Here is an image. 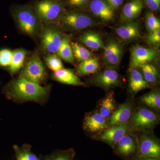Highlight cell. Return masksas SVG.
Listing matches in <instances>:
<instances>
[{
	"instance_id": "1",
	"label": "cell",
	"mask_w": 160,
	"mask_h": 160,
	"mask_svg": "<svg viewBox=\"0 0 160 160\" xmlns=\"http://www.w3.org/2000/svg\"><path fill=\"white\" fill-rule=\"evenodd\" d=\"M3 92L9 99L16 102L34 101L42 103L46 100L49 89L23 78L13 80L4 87Z\"/></svg>"
},
{
	"instance_id": "2",
	"label": "cell",
	"mask_w": 160,
	"mask_h": 160,
	"mask_svg": "<svg viewBox=\"0 0 160 160\" xmlns=\"http://www.w3.org/2000/svg\"><path fill=\"white\" fill-rule=\"evenodd\" d=\"M13 14L20 29L26 34L33 36L40 32L41 20L31 6H19L15 9Z\"/></svg>"
},
{
	"instance_id": "3",
	"label": "cell",
	"mask_w": 160,
	"mask_h": 160,
	"mask_svg": "<svg viewBox=\"0 0 160 160\" xmlns=\"http://www.w3.org/2000/svg\"><path fill=\"white\" fill-rule=\"evenodd\" d=\"M159 117L154 112L144 107L138 108L130 118V129L132 131H147L157 125Z\"/></svg>"
},
{
	"instance_id": "4",
	"label": "cell",
	"mask_w": 160,
	"mask_h": 160,
	"mask_svg": "<svg viewBox=\"0 0 160 160\" xmlns=\"http://www.w3.org/2000/svg\"><path fill=\"white\" fill-rule=\"evenodd\" d=\"M35 9L41 20L46 23L56 22L61 16L62 6L52 0H42L35 4Z\"/></svg>"
},
{
	"instance_id": "5",
	"label": "cell",
	"mask_w": 160,
	"mask_h": 160,
	"mask_svg": "<svg viewBox=\"0 0 160 160\" xmlns=\"http://www.w3.org/2000/svg\"><path fill=\"white\" fill-rule=\"evenodd\" d=\"M46 70L40 58L33 56L29 60L21 72V77L39 84L45 79Z\"/></svg>"
},
{
	"instance_id": "6",
	"label": "cell",
	"mask_w": 160,
	"mask_h": 160,
	"mask_svg": "<svg viewBox=\"0 0 160 160\" xmlns=\"http://www.w3.org/2000/svg\"><path fill=\"white\" fill-rule=\"evenodd\" d=\"M158 53V50L155 48L134 46L131 49L129 70L137 69L153 61L156 58Z\"/></svg>"
},
{
	"instance_id": "7",
	"label": "cell",
	"mask_w": 160,
	"mask_h": 160,
	"mask_svg": "<svg viewBox=\"0 0 160 160\" xmlns=\"http://www.w3.org/2000/svg\"><path fill=\"white\" fill-rule=\"evenodd\" d=\"M130 130V122L128 121L111 126L98 135L96 139L107 143L113 148L117 143L125 135L129 133Z\"/></svg>"
},
{
	"instance_id": "8",
	"label": "cell",
	"mask_w": 160,
	"mask_h": 160,
	"mask_svg": "<svg viewBox=\"0 0 160 160\" xmlns=\"http://www.w3.org/2000/svg\"><path fill=\"white\" fill-rule=\"evenodd\" d=\"M138 158H159L160 146L157 139L151 135L143 134L138 144Z\"/></svg>"
},
{
	"instance_id": "9",
	"label": "cell",
	"mask_w": 160,
	"mask_h": 160,
	"mask_svg": "<svg viewBox=\"0 0 160 160\" xmlns=\"http://www.w3.org/2000/svg\"><path fill=\"white\" fill-rule=\"evenodd\" d=\"M62 39V33L58 29L49 26L45 28L42 38V47L44 51L55 53L59 49Z\"/></svg>"
},
{
	"instance_id": "10",
	"label": "cell",
	"mask_w": 160,
	"mask_h": 160,
	"mask_svg": "<svg viewBox=\"0 0 160 160\" xmlns=\"http://www.w3.org/2000/svg\"><path fill=\"white\" fill-rule=\"evenodd\" d=\"M104 62L109 69H114L119 65L122 56V49L117 42L112 40L104 47Z\"/></svg>"
},
{
	"instance_id": "11",
	"label": "cell",
	"mask_w": 160,
	"mask_h": 160,
	"mask_svg": "<svg viewBox=\"0 0 160 160\" xmlns=\"http://www.w3.org/2000/svg\"><path fill=\"white\" fill-rule=\"evenodd\" d=\"M83 126L87 131L95 134H99L109 126L107 119L98 112H90L86 115L84 119Z\"/></svg>"
},
{
	"instance_id": "12",
	"label": "cell",
	"mask_w": 160,
	"mask_h": 160,
	"mask_svg": "<svg viewBox=\"0 0 160 160\" xmlns=\"http://www.w3.org/2000/svg\"><path fill=\"white\" fill-rule=\"evenodd\" d=\"M137 142V140L133 135L129 132L117 143L113 148L115 149L117 154L123 158H129L138 149Z\"/></svg>"
},
{
	"instance_id": "13",
	"label": "cell",
	"mask_w": 160,
	"mask_h": 160,
	"mask_svg": "<svg viewBox=\"0 0 160 160\" xmlns=\"http://www.w3.org/2000/svg\"><path fill=\"white\" fill-rule=\"evenodd\" d=\"M92 81L96 85L105 89L119 86L121 83L117 72L111 69L99 72L95 76Z\"/></svg>"
},
{
	"instance_id": "14",
	"label": "cell",
	"mask_w": 160,
	"mask_h": 160,
	"mask_svg": "<svg viewBox=\"0 0 160 160\" xmlns=\"http://www.w3.org/2000/svg\"><path fill=\"white\" fill-rule=\"evenodd\" d=\"M62 21L66 26L76 30L86 29L94 24L93 21L89 16L76 12L65 15Z\"/></svg>"
},
{
	"instance_id": "15",
	"label": "cell",
	"mask_w": 160,
	"mask_h": 160,
	"mask_svg": "<svg viewBox=\"0 0 160 160\" xmlns=\"http://www.w3.org/2000/svg\"><path fill=\"white\" fill-rule=\"evenodd\" d=\"M132 109L133 104L131 101H127L120 105L109 118L108 120L109 127L129 121L132 114Z\"/></svg>"
},
{
	"instance_id": "16",
	"label": "cell",
	"mask_w": 160,
	"mask_h": 160,
	"mask_svg": "<svg viewBox=\"0 0 160 160\" xmlns=\"http://www.w3.org/2000/svg\"><path fill=\"white\" fill-rule=\"evenodd\" d=\"M89 7L95 15L103 21L108 22L114 17L113 9L103 0H93L90 2Z\"/></svg>"
},
{
	"instance_id": "17",
	"label": "cell",
	"mask_w": 160,
	"mask_h": 160,
	"mask_svg": "<svg viewBox=\"0 0 160 160\" xmlns=\"http://www.w3.org/2000/svg\"><path fill=\"white\" fill-rule=\"evenodd\" d=\"M143 3L142 0H133L124 6L120 21L122 22H132L137 18L142 10Z\"/></svg>"
},
{
	"instance_id": "18",
	"label": "cell",
	"mask_w": 160,
	"mask_h": 160,
	"mask_svg": "<svg viewBox=\"0 0 160 160\" xmlns=\"http://www.w3.org/2000/svg\"><path fill=\"white\" fill-rule=\"evenodd\" d=\"M129 85V90L133 96L142 89L150 87V85L146 82L142 72L137 69L130 70Z\"/></svg>"
},
{
	"instance_id": "19",
	"label": "cell",
	"mask_w": 160,
	"mask_h": 160,
	"mask_svg": "<svg viewBox=\"0 0 160 160\" xmlns=\"http://www.w3.org/2000/svg\"><path fill=\"white\" fill-rule=\"evenodd\" d=\"M140 32L138 24L132 22H126L116 30L118 35L122 39L127 41L137 39L139 38Z\"/></svg>"
},
{
	"instance_id": "20",
	"label": "cell",
	"mask_w": 160,
	"mask_h": 160,
	"mask_svg": "<svg viewBox=\"0 0 160 160\" xmlns=\"http://www.w3.org/2000/svg\"><path fill=\"white\" fill-rule=\"evenodd\" d=\"M54 78L61 82L74 86H84V83L71 70L62 69L54 72Z\"/></svg>"
},
{
	"instance_id": "21",
	"label": "cell",
	"mask_w": 160,
	"mask_h": 160,
	"mask_svg": "<svg viewBox=\"0 0 160 160\" xmlns=\"http://www.w3.org/2000/svg\"><path fill=\"white\" fill-rule=\"evenodd\" d=\"M80 40L86 46L93 50L104 48V43L100 35L95 32H86L80 36Z\"/></svg>"
},
{
	"instance_id": "22",
	"label": "cell",
	"mask_w": 160,
	"mask_h": 160,
	"mask_svg": "<svg viewBox=\"0 0 160 160\" xmlns=\"http://www.w3.org/2000/svg\"><path fill=\"white\" fill-rule=\"evenodd\" d=\"M116 107V104L114 100V94L113 92H111L101 101L99 112L104 118L108 119L115 110Z\"/></svg>"
},
{
	"instance_id": "23",
	"label": "cell",
	"mask_w": 160,
	"mask_h": 160,
	"mask_svg": "<svg viewBox=\"0 0 160 160\" xmlns=\"http://www.w3.org/2000/svg\"><path fill=\"white\" fill-rule=\"evenodd\" d=\"M99 68V64L98 60L90 58L82 61L77 68V71L80 75L85 76L94 73Z\"/></svg>"
},
{
	"instance_id": "24",
	"label": "cell",
	"mask_w": 160,
	"mask_h": 160,
	"mask_svg": "<svg viewBox=\"0 0 160 160\" xmlns=\"http://www.w3.org/2000/svg\"><path fill=\"white\" fill-rule=\"evenodd\" d=\"M57 53L60 58L66 62L74 63V55L72 52L69 38H62L61 46Z\"/></svg>"
},
{
	"instance_id": "25",
	"label": "cell",
	"mask_w": 160,
	"mask_h": 160,
	"mask_svg": "<svg viewBox=\"0 0 160 160\" xmlns=\"http://www.w3.org/2000/svg\"><path fill=\"white\" fill-rule=\"evenodd\" d=\"M141 101L144 105L158 111L160 109V93L158 91H152L144 95L141 98Z\"/></svg>"
},
{
	"instance_id": "26",
	"label": "cell",
	"mask_w": 160,
	"mask_h": 160,
	"mask_svg": "<svg viewBox=\"0 0 160 160\" xmlns=\"http://www.w3.org/2000/svg\"><path fill=\"white\" fill-rule=\"evenodd\" d=\"M27 53L26 50L19 49L12 52L11 64L9 66V70L11 73H14L22 66L25 57Z\"/></svg>"
},
{
	"instance_id": "27",
	"label": "cell",
	"mask_w": 160,
	"mask_h": 160,
	"mask_svg": "<svg viewBox=\"0 0 160 160\" xmlns=\"http://www.w3.org/2000/svg\"><path fill=\"white\" fill-rule=\"evenodd\" d=\"M142 74L145 80L149 85L156 82L158 79V72L156 68L153 65L149 63L141 66Z\"/></svg>"
},
{
	"instance_id": "28",
	"label": "cell",
	"mask_w": 160,
	"mask_h": 160,
	"mask_svg": "<svg viewBox=\"0 0 160 160\" xmlns=\"http://www.w3.org/2000/svg\"><path fill=\"white\" fill-rule=\"evenodd\" d=\"M72 49L75 57L79 61H82L90 58L93 56L92 52L88 49L83 47L78 43L72 42L71 43Z\"/></svg>"
},
{
	"instance_id": "29",
	"label": "cell",
	"mask_w": 160,
	"mask_h": 160,
	"mask_svg": "<svg viewBox=\"0 0 160 160\" xmlns=\"http://www.w3.org/2000/svg\"><path fill=\"white\" fill-rule=\"evenodd\" d=\"M18 160H38L37 157L30 151L29 146H25L23 148L14 146Z\"/></svg>"
},
{
	"instance_id": "30",
	"label": "cell",
	"mask_w": 160,
	"mask_h": 160,
	"mask_svg": "<svg viewBox=\"0 0 160 160\" xmlns=\"http://www.w3.org/2000/svg\"><path fill=\"white\" fill-rule=\"evenodd\" d=\"M146 27L149 33L160 29V21L152 12H148L146 14Z\"/></svg>"
},
{
	"instance_id": "31",
	"label": "cell",
	"mask_w": 160,
	"mask_h": 160,
	"mask_svg": "<svg viewBox=\"0 0 160 160\" xmlns=\"http://www.w3.org/2000/svg\"><path fill=\"white\" fill-rule=\"evenodd\" d=\"M47 66L53 71L62 69L63 64L60 58L55 54H51L45 59Z\"/></svg>"
},
{
	"instance_id": "32",
	"label": "cell",
	"mask_w": 160,
	"mask_h": 160,
	"mask_svg": "<svg viewBox=\"0 0 160 160\" xmlns=\"http://www.w3.org/2000/svg\"><path fill=\"white\" fill-rule=\"evenodd\" d=\"M12 52L8 49L0 50V66H10L12 58Z\"/></svg>"
},
{
	"instance_id": "33",
	"label": "cell",
	"mask_w": 160,
	"mask_h": 160,
	"mask_svg": "<svg viewBox=\"0 0 160 160\" xmlns=\"http://www.w3.org/2000/svg\"><path fill=\"white\" fill-rule=\"evenodd\" d=\"M147 39L151 45H158L160 42V29L149 33Z\"/></svg>"
},
{
	"instance_id": "34",
	"label": "cell",
	"mask_w": 160,
	"mask_h": 160,
	"mask_svg": "<svg viewBox=\"0 0 160 160\" xmlns=\"http://www.w3.org/2000/svg\"><path fill=\"white\" fill-rule=\"evenodd\" d=\"M146 5L151 10H158L160 6V0H146Z\"/></svg>"
},
{
	"instance_id": "35",
	"label": "cell",
	"mask_w": 160,
	"mask_h": 160,
	"mask_svg": "<svg viewBox=\"0 0 160 160\" xmlns=\"http://www.w3.org/2000/svg\"><path fill=\"white\" fill-rule=\"evenodd\" d=\"M72 152H66L59 153L51 160H72Z\"/></svg>"
},
{
	"instance_id": "36",
	"label": "cell",
	"mask_w": 160,
	"mask_h": 160,
	"mask_svg": "<svg viewBox=\"0 0 160 160\" xmlns=\"http://www.w3.org/2000/svg\"><path fill=\"white\" fill-rule=\"evenodd\" d=\"M88 0H69V4L72 6L80 7L85 6Z\"/></svg>"
},
{
	"instance_id": "37",
	"label": "cell",
	"mask_w": 160,
	"mask_h": 160,
	"mask_svg": "<svg viewBox=\"0 0 160 160\" xmlns=\"http://www.w3.org/2000/svg\"><path fill=\"white\" fill-rule=\"evenodd\" d=\"M106 1L113 9L118 8L122 4L123 2V0H106Z\"/></svg>"
},
{
	"instance_id": "38",
	"label": "cell",
	"mask_w": 160,
	"mask_h": 160,
	"mask_svg": "<svg viewBox=\"0 0 160 160\" xmlns=\"http://www.w3.org/2000/svg\"><path fill=\"white\" fill-rule=\"evenodd\" d=\"M137 160H160L158 158H138Z\"/></svg>"
}]
</instances>
